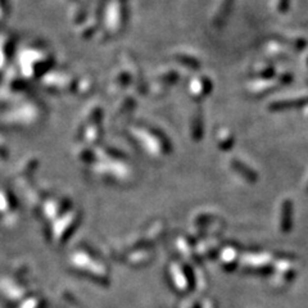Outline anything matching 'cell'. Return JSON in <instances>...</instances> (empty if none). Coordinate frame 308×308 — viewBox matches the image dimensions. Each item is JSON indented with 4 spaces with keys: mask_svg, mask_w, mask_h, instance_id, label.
<instances>
[{
    "mask_svg": "<svg viewBox=\"0 0 308 308\" xmlns=\"http://www.w3.org/2000/svg\"><path fill=\"white\" fill-rule=\"evenodd\" d=\"M289 1H290V0H281V1H280L279 3L280 12H285L286 8L289 7Z\"/></svg>",
    "mask_w": 308,
    "mask_h": 308,
    "instance_id": "2",
    "label": "cell"
},
{
    "mask_svg": "<svg viewBox=\"0 0 308 308\" xmlns=\"http://www.w3.org/2000/svg\"><path fill=\"white\" fill-rule=\"evenodd\" d=\"M308 104V98L295 99V100H288V102H277L270 105V109L272 111H280V109L286 108H297V107H303Z\"/></svg>",
    "mask_w": 308,
    "mask_h": 308,
    "instance_id": "1",
    "label": "cell"
}]
</instances>
